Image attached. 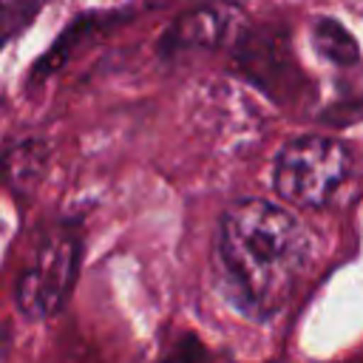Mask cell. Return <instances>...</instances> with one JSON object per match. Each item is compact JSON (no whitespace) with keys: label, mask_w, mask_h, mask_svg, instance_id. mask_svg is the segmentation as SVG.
Returning <instances> with one entry per match:
<instances>
[{"label":"cell","mask_w":363,"mask_h":363,"mask_svg":"<svg viewBox=\"0 0 363 363\" xmlns=\"http://www.w3.org/2000/svg\"><path fill=\"white\" fill-rule=\"evenodd\" d=\"M82 238L74 224L48 227L26 255V264L14 281L17 312L28 320H45L62 312L71 298L77 269H79Z\"/></svg>","instance_id":"2"},{"label":"cell","mask_w":363,"mask_h":363,"mask_svg":"<svg viewBox=\"0 0 363 363\" xmlns=\"http://www.w3.org/2000/svg\"><path fill=\"white\" fill-rule=\"evenodd\" d=\"M116 14H85V17H77L60 37H57V43L43 54V60L34 65V71H31V79L34 82H40L43 77H48L51 71H57L71 54H74V48L82 43V40H88L94 31H99V28H105V26H116Z\"/></svg>","instance_id":"6"},{"label":"cell","mask_w":363,"mask_h":363,"mask_svg":"<svg viewBox=\"0 0 363 363\" xmlns=\"http://www.w3.org/2000/svg\"><path fill=\"white\" fill-rule=\"evenodd\" d=\"M352 167V150L346 142L323 133H306L289 139L272 167L275 193L295 207H323L343 184Z\"/></svg>","instance_id":"3"},{"label":"cell","mask_w":363,"mask_h":363,"mask_svg":"<svg viewBox=\"0 0 363 363\" xmlns=\"http://www.w3.org/2000/svg\"><path fill=\"white\" fill-rule=\"evenodd\" d=\"M11 150L20 156V162L6 153V170H9L6 179H9V187L11 190L31 187V182L40 179V170H43V145L23 142V145H11Z\"/></svg>","instance_id":"9"},{"label":"cell","mask_w":363,"mask_h":363,"mask_svg":"<svg viewBox=\"0 0 363 363\" xmlns=\"http://www.w3.org/2000/svg\"><path fill=\"white\" fill-rule=\"evenodd\" d=\"M40 3H43V0H0V6H3V14H0L3 20H0V26H3L6 40H14V37L34 20Z\"/></svg>","instance_id":"11"},{"label":"cell","mask_w":363,"mask_h":363,"mask_svg":"<svg viewBox=\"0 0 363 363\" xmlns=\"http://www.w3.org/2000/svg\"><path fill=\"white\" fill-rule=\"evenodd\" d=\"M156 363H213V354L207 352V346L193 335V332H182L162 354Z\"/></svg>","instance_id":"10"},{"label":"cell","mask_w":363,"mask_h":363,"mask_svg":"<svg viewBox=\"0 0 363 363\" xmlns=\"http://www.w3.org/2000/svg\"><path fill=\"white\" fill-rule=\"evenodd\" d=\"M312 43H315V51L326 62L337 65L340 71H349V68L360 65V45H357V40L349 34L346 26H340L332 17H318L315 20Z\"/></svg>","instance_id":"7"},{"label":"cell","mask_w":363,"mask_h":363,"mask_svg":"<svg viewBox=\"0 0 363 363\" xmlns=\"http://www.w3.org/2000/svg\"><path fill=\"white\" fill-rule=\"evenodd\" d=\"M320 119L335 128H349L363 119V65L349 68L337 79V96L320 111Z\"/></svg>","instance_id":"8"},{"label":"cell","mask_w":363,"mask_h":363,"mask_svg":"<svg viewBox=\"0 0 363 363\" xmlns=\"http://www.w3.org/2000/svg\"><path fill=\"white\" fill-rule=\"evenodd\" d=\"M233 65L278 105H301L312 96V82L295 60L289 34L278 26L247 28L233 45Z\"/></svg>","instance_id":"4"},{"label":"cell","mask_w":363,"mask_h":363,"mask_svg":"<svg viewBox=\"0 0 363 363\" xmlns=\"http://www.w3.org/2000/svg\"><path fill=\"white\" fill-rule=\"evenodd\" d=\"M233 9L221 0L199 3L187 11H182L164 31L159 43V54L164 60H182L207 54L224 45L230 28H233Z\"/></svg>","instance_id":"5"},{"label":"cell","mask_w":363,"mask_h":363,"mask_svg":"<svg viewBox=\"0 0 363 363\" xmlns=\"http://www.w3.org/2000/svg\"><path fill=\"white\" fill-rule=\"evenodd\" d=\"M306 252L309 238L284 207L264 199L230 204L216 235V269L224 298L252 320L272 318L292 298Z\"/></svg>","instance_id":"1"}]
</instances>
